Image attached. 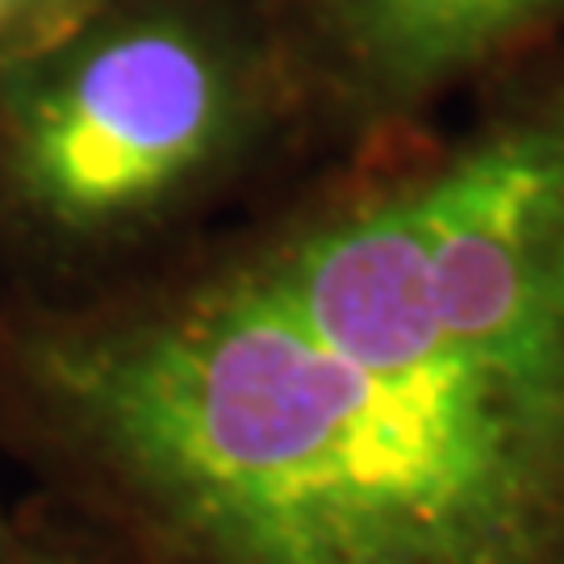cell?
<instances>
[{"label":"cell","mask_w":564,"mask_h":564,"mask_svg":"<svg viewBox=\"0 0 564 564\" xmlns=\"http://www.w3.org/2000/svg\"><path fill=\"white\" fill-rule=\"evenodd\" d=\"M97 284H0V460L101 564H564V46Z\"/></svg>","instance_id":"cell-1"},{"label":"cell","mask_w":564,"mask_h":564,"mask_svg":"<svg viewBox=\"0 0 564 564\" xmlns=\"http://www.w3.org/2000/svg\"><path fill=\"white\" fill-rule=\"evenodd\" d=\"M305 126L281 30L209 0H105L55 51L0 72V272L76 289L160 260Z\"/></svg>","instance_id":"cell-2"},{"label":"cell","mask_w":564,"mask_h":564,"mask_svg":"<svg viewBox=\"0 0 564 564\" xmlns=\"http://www.w3.org/2000/svg\"><path fill=\"white\" fill-rule=\"evenodd\" d=\"M561 13L564 0H310L281 34L318 121L347 142L519 59Z\"/></svg>","instance_id":"cell-3"},{"label":"cell","mask_w":564,"mask_h":564,"mask_svg":"<svg viewBox=\"0 0 564 564\" xmlns=\"http://www.w3.org/2000/svg\"><path fill=\"white\" fill-rule=\"evenodd\" d=\"M105 0H0V72L55 51L101 13Z\"/></svg>","instance_id":"cell-4"},{"label":"cell","mask_w":564,"mask_h":564,"mask_svg":"<svg viewBox=\"0 0 564 564\" xmlns=\"http://www.w3.org/2000/svg\"><path fill=\"white\" fill-rule=\"evenodd\" d=\"M0 564H101L88 547L34 502H18V527L0 547Z\"/></svg>","instance_id":"cell-5"},{"label":"cell","mask_w":564,"mask_h":564,"mask_svg":"<svg viewBox=\"0 0 564 564\" xmlns=\"http://www.w3.org/2000/svg\"><path fill=\"white\" fill-rule=\"evenodd\" d=\"M13 527H18V506L4 502V489H0V547L9 544V535H13Z\"/></svg>","instance_id":"cell-6"}]
</instances>
